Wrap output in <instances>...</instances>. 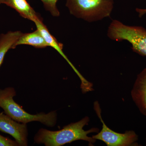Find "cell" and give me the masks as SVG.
Listing matches in <instances>:
<instances>
[{"mask_svg": "<svg viewBox=\"0 0 146 146\" xmlns=\"http://www.w3.org/2000/svg\"><path fill=\"white\" fill-rule=\"evenodd\" d=\"M89 121V117L86 116L78 121L65 126L60 130L53 131L40 129L35 136V143L43 144L46 146H61L74 141L82 140L92 145L96 140L89 137L88 134L98 132L99 129L92 128L84 130L83 127L88 124Z\"/></svg>", "mask_w": 146, "mask_h": 146, "instance_id": "obj_1", "label": "cell"}, {"mask_svg": "<svg viewBox=\"0 0 146 146\" xmlns=\"http://www.w3.org/2000/svg\"><path fill=\"white\" fill-rule=\"evenodd\" d=\"M16 95V91L13 87L0 89V107L6 115L16 121L23 123L38 121L50 127L55 125L57 117L56 111L47 114L41 112L36 115H31L15 102L13 98Z\"/></svg>", "mask_w": 146, "mask_h": 146, "instance_id": "obj_2", "label": "cell"}, {"mask_svg": "<svg viewBox=\"0 0 146 146\" xmlns=\"http://www.w3.org/2000/svg\"><path fill=\"white\" fill-rule=\"evenodd\" d=\"M114 0H67L66 6L72 15L92 23L110 16Z\"/></svg>", "mask_w": 146, "mask_h": 146, "instance_id": "obj_3", "label": "cell"}, {"mask_svg": "<svg viewBox=\"0 0 146 146\" xmlns=\"http://www.w3.org/2000/svg\"><path fill=\"white\" fill-rule=\"evenodd\" d=\"M107 35L114 41H128L131 44L133 51L146 56V29L143 27L126 25L113 20L108 27Z\"/></svg>", "mask_w": 146, "mask_h": 146, "instance_id": "obj_4", "label": "cell"}, {"mask_svg": "<svg viewBox=\"0 0 146 146\" xmlns=\"http://www.w3.org/2000/svg\"><path fill=\"white\" fill-rule=\"evenodd\" d=\"M94 109L102 124V130L97 135L92 136L96 140L103 141L108 146H130L138 145V135L133 131H127L119 133L110 129L104 121L101 116V110L98 102L94 103Z\"/></svg>", "mask_w": 146, "mask_h": 146, "instance_id": "obj_5", "label": "cell"}, {"mask_svg": "<svg viewBox=\"0 0 146 146\" xmlns=\"http://www.w3.org/2000/svg\"><path fill=\"white\" fill-rule=\"evenodd\" d=\"M34 23L35 24L36 29L39 30V31L41 32V34L43 35V37L49 46L52 47L63 56V58L69 63V65L72 67L73 70L80 79L81 81L80 88L82 93L85 94L87 92L93 91L94 89L93 84L86 80L69 60L68 58L63 52L62 44L58 42L54 36L50 34L46 27L43 23L42 20L35 21Z\"/></svg>", "mask_w": 146, "mask_h": 146, "instance_id": "obj_6", "label": "cell"}, {"mask_svg": "<svg viewBox=\"0 0 146 146\" xmlns=\"http://www.w3.org/2000/svg\"><path fill=\"white\" fill-rule=\"evenodd\" d=\"M0 131L12 136L20 146L28 145V132L27 124L18 122L1 111Z\"/></svg>", "mask_w": 146, "mask_h": 146, "instance_id": "obj_7", "label": "cell"}, {"mask_svg": "<svg viewBox=\"0 0 146 146\" xmlns=\"http://www.w3.org/2000/svg\"><path fill=\"white\" fill-rule=\"evenodd\" d=\"M131 96L141 114L146 116V68L137 76Z\"/></svg>", "mask_w": 146, "mask_h": 146, "instance_id": "obj_8", "label": "cell"}, {"mask_svg": "<svg viewBox=\"0 0 146 146\" xmlns=\"http://www.w3.org/2000/svg\"><path fill=\"white\" fill-rule=\"evenodd\" d=\"M6 5L15 9L22 17L34 23L42 20L26 0H7Z\"/></svg>", "mask_w": 146, "mask_h": 146, "instance_id": "obj_9", "label": "cell"}, {"mask_svg": "<svg viewBox=\"0 0 146 146\" xmlns=\"http://www.w3.org/2000/svg\"><path fill=\"white\" fill-rule=\"evenodd\" d=\"M20 45H28L42 48L49 46L39 30L30 33H23L14 45L13 49Z\"/></svg>", "mask_w": 146, "mask_h": 146, "instance_id": "obj_10", "label": "cell"}, {"mask_svg": "<svg viewBox=\"0 0 146 146\" xmlns=\"http://www.w3.org/2000/svg\"><path fill=\"white\" fill-rule=\"evenodd\" d=\"M23 34L20 31H10L0 35V67L7 53L10 49H13L14 45Z\"/></svg>", "mask_w": 146, "mask_h": 146, "instance_id": "obj_11", "label": "cell"}, {"mask_svg": "<svg viewBox=\"0 0 146 146\" xmlns=\"http://www.w3.org/2000/svg\"><path fill=\"white\" fill-rule=\"evenodd\" d=\"M44 7L48 11H49L52 16L58 17L60 15L59 11L56 6L58 0H41Z\"/></svg>", "mask_w": 146, "mask_h": 146, "instance_id": "obj_12", "label": "cell"}, {"mask_svg": "<svg viewBox=\"0 0 146 146\" xmlns=\"http://www.w3.org/2000/svg\"><path fill=\"white\" fill-rule=\"evenodd\" d=\"M0 146H20L16 141L11 140L0 134Z\"/></svg>", "mask_w": 146, "mask_h": 146, "instance_id": "obj_13", "label": "cell"}, {"mask_svg": "<svg viewBox=\"0 0 146 146\" xmlns=\"http://www.w3.org/2000/svg\"><path fill=\"white\" fill-rule=\"evenodd\" d=\"M136 12H138L139 17L141 18L146 13V9H136Z\"/></svg>", "mask_w": 146, "mask_h": 146, "instance_id": "obj_14", "label": "cell"}, {"mask_svg": "<svg viewBox=\"0 0 146 146\" xmlns=\"http://www.w3.org/2000/svg\"><path fill=\"white\" fill-rule=\"evenodd\" d=\"M7 0H0V4H4L6 5L7 4Z\"/></svg>", "mask_w": 146, "mask_h": 146, "instance_id": "obj_15", "label": "cell"}]
</instances>
